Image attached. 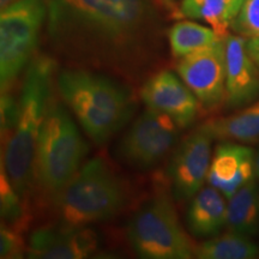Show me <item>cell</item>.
I'll return each instance as SVG.
<instances>
[{"instance_id": "13", "label": "cell", "mask_w": 259, "mask_h": 259, "mask_svg": "<svg viewBox=\"0 0 259 259\" xmlns=\"http://www.w3.org/2000/svg\"><path fill=\"white\" fill-rule=\"evenodd\" d=\"M226 101L232 108L246 106L259 97V72L241 35L225 40Z\"/></svg>"}, {"instance_id": "3", "label": "cell", "mask_w": 259, "mask_h": 259, "mask_svg": "<svg viewBox=\"0 0 259 259\" xmlns=\"http://www.w3.org/2000/svg\"><path fill=\"white\" fill-rule=\"evenodd\" d=\"M53 58L38 54L25 71L19 97V114L14 135L3 147L2 163L19 196L27 202L35 170L38 136L53 97Z\"/></svg>"}, {"instance_id": "16", "label": "cell", "mask_w": 259, "mask_h": 259, "mask_svg": "<svg viewBox=\"0 0 259 259\" xmlns=\"http://www.w3.org/2000/svg\"><path fill=\"white\" fill-rule=\"evenodd\" d=\"M213 139L225 142H259V101L231 115L220 116L202 125Z\"/></svg>"}, {"instance_id": "15", "label": "cell", "mask_w": 259, "mask_h": 259, "mask_svg": "<svg viewBox=\"0 0 259 259\" xmlns=\"http://www.w3.org/2000/svg\"><path fill=\"white\" fill-rule=\"evenodd\" d=\"M226 197L213 186L203 187L191 198L186 212L187 228L196 238H212L227 221Z\"/></svg>"}, {"instance_id": "6", "label": "cell", "mask_w": 259, "mask_h": 259, "mask_svg": "<svg viewBox=\"0 0 259 259\" xmlns=\"http://www.w3.org/2000/svg\"><path fill=\"white\" fill-rule=\"evenodd\" d=\"M127 239L141 258L194 257L196 245L180 226L173 203L164 193L156 194L135 213L127 226Z\"/></svg>"}, {"instance_id": "29", "label": "cell", "mask_w": 259, "mask_h": 259, "mask_svg": "<svg viewBox=\"0 0 259 259\" xmlns=\"http://www.w3.org/2000/svg\"><path fill=\"white\" fill-rule=\"evenodd\" d=\"M160 2L163 3V5L166 6L168 10H170V11H174V10H176V5L173 4L171 0H160Z\"/></svg>"}, {"instance_id": "1", "label": "cell", "mask_w": 259, "mask_h": 259, "mask_svg": "<svg viewBox=\"0 0 259 259\" xmlns=\"http://www.w3.org/2000/svg\"><path fill=\"white\" fill-rule=\"evenodd\" d=\"M48 35L72 67L137 82L158 61V16L150 0H50Z\"/></svg>"}, {"instance_id": "17", "label": "cell", "mask_w": 259, "mask_h": 259, "mask_svg": "<svg viewBox=\"0 0 259 259\" xmlns=\"http://www.w3.org/2000/svg\"><path fill=\"white\" fill-rule=\"evenodd\" d=\"M226 227L229 232L248 238L259 233V185L254 179L228 199Z\"/></svg>"}, {"instance_id": "14", "label": "cell", "mask_w": 259, "mask_h": 259, "mask_svg": "<svg viewBox=\"0 0 259 259\" xmlns=\"http://www.w3.org/2000/svg\"><path fill=\"white\" fill-rule=\"evenodd\" d=\"M254 155L252 148L233 142L218 145L209 168V185L231 199L236 191L254 179Z\"/></svg>"}, {"instance_id": "12", "label": "cell", "mask_w": 259, "mask_h": 259, "mask_svg": "<svg viewBox=\"0 0 259 259\" xmlns=\"http://www.w3.org/2000/svg\"><path fill=\"white\" fill-rule=\"evenodd\" d=\"M99 236L87 227H42L30 235L28 257L35 259H84L99 252Z\"/></svg>"}, {"instance_id": "26", "label": "cell", "mask_w": 259, "mask_h": 259, "mask_svg": "<svg viewBox=\"0 0 259 259\" xmlns=\"http://www.w3.org/2000/svg\"><path fill=\"white\" fill-rule=\"evenodd\" d=\"M254 173H255V177L259 179V149L255 151V155H254Z\"/></svg>"}, {"instance_id": "23", "label": "cell", "mask_w": 259, "mask_h": 259, "mask_svg": "<svg viewBox=\"0 0 259 259\" xmlns=\"http://www.w3.org/2000/svg\"><path fill=\"white\" fill-rule=\"evenodd\" d=\"M22 232L12 227L2 223L0 228V258L2 259H21L24 257L25 247Z\"/></svg>"}, {"instance_id": "10", "label": "cell", "mask_w": 259, "mask_h": 259, "mask_svg": "<svg viewBox=\"0 0 259 259\" xmlns=\"http://www.w3.org/2000/svg\"><path fill=\"white\" fill-rule=\"evenodd\" d=\"M177 72L204 108H215L226 100L225 41L180 58Z\"/></svg>"}, {"instance_id": "2", "label": "cell", "mask_w": 259, "mask_h": 259, "mask_svg": "<svg viewBox=\"0 0 259 259\" xmlns=\"http://www.w3.org/2000/svg\"><path fill=\"white\" fill-rule=\"evenodd\" d=\"M59 95L94 143L102 145L118 134L134 115L131 89L109 74L69 67L57 74Z\"/></svg>"}, {"instance_id": "27", "label": "cell", "mask_w": 259, "mask_h": 259, "mask_svg": "<svg viewBox=\"0 0 259 259\" xmlns=\"http://www.w3.org/2000/svg\"><path fill=\"white\" fill-rule=\"evenodd\" d=\"M16 2H17V0H0V9H2V11H3V10L8 9L9 6L15 4Z\"/></svg>"}, {"instance_id": "19", "label": "cell", "mask_w": 259, "mask_h": 259, "mask_svg": "<svg viewBox=\"0 0 259 259\" xmlns=\"http://www.w3.org/2000/svg\"><path fill=\"white\" fill-rule=\"evenodd\" d=\"M194 257L199 259H254L259 257V246L248 236L229 232L212 236L194 246Z\"/></svg>"}, {"instance_id": "21", "label": "cell", "mask_w": 259, "mask_h": 259, "mask_svg": "<svg viewBox=\"0 0 259 259\" xmlns=\"http://www.w3.org/2000/svg\"><path fill=\"white\" fill-rule=\"evenodd\" d=\"M0 206L2 223L23 232L29 219L27 202L15 190L3 163L0 169Z\"/></svg>"}, {"instance_id": "24", "label": "cell", "mask_w": 259, "mask_h": 259, "mask_svg": "<svg viewBox=\"0 0 259 259\" xmlns=\"http://www.w3.org/2000/svg\"><path fill=\"white\" fill-rule=\"evenodd\" d=\"M2 143L3 145L9 142L14 135L19 114V100L10 94V92L2 93Z\"/></svg>"}, {"instance_id": "22", "label": "cell", "mask_w": 259, "mask_h": 259, "mask_svg": "<svg viewBox=\"0 0 259 259\" xmlns=\"http://www.w3.org/2000/svg\"><path fill=\"white\" fill-rule=\"evenodd\" d=\"M231 28L244 37H259V0H245Z\"/></svg>"}, {"instance_id": "9", "label": "cell", "mask_w": 259, "mask_h": 259, "mask_svg": "<svg viewBox=\"0 0 259 259\" xmlns=\"http://www.w3.org/2000/svg\"><path fill=\"white\" fill-rule=\"evenodd\" d=\"M212 139L200 125L178 145L171 155L168 176L178 202H185L196 196L208 180Z\"/></svg>"}, {"instance_id": "4", "label": "cell", "mask_w": 259, "mask_h": 259, "mask_svg": "<svg viewBox=\"0 0 259 259\" xmlns=\"http://www.w3.org/2000/svg\"><path fill=\"white\" fill-rule=\"evenodd\" d=\"M127 202L122 180L101 158L84 163L51 202L61 225L87 227L112 219Z\"/></svg>"}, {"instance_id": "8", "label": "cell", "mask_w": 259, "mask_h": 259, "mask_svg": "<svg viewBox=\"0 0 259 259\" xmlns=\"http://www.w3.org/2000/svg\"><path fill=\"white\" fill-rule=\"evenodd\" d=\"M180 127L164 113L147 108L118 145L122 162L136 169L156 166L176 147Z\"/></svg>"}, {"instance_id": "7", "label": "cell", "mask_w": 259, "mask_h": 259, "mask_svg": "<svg viewBox=\"0 0 259 259\" xmlns=\"http://www.w3.org/2000/svg\"><path fill=\"white\" fill-rule=\"evenodd\" d=\"M48 15L44 0H17L0 15V84L2 93L12 84L34 58Z\"/></svg>"}, {"instance_id": "28", "label": "cell", "mask_w": 259, "mask_h": 259, "mask_svg": "<svg viewBox=\"0 0 259 259\" xmlns=\"http://www.w3.org/2000/svg\"><path fill=\"white\" fill-rule=\"evenodd\" d=\"M245 0H232L233 3V6H234V10L236 11V14H239V11H240L242 4H244Z\"/></svg>"}, {"instance_id": "25", "label": "cell", "mask_w": 259, "mask_h": 259, "mask_svg": "<svg viewBox=\"0 0 259 259\" xmlns=\"http://www.w3.org/2000/svg\"><path fill=\"white\" fill-rule=\"evenodd\" d=\"M246 48H247L248 54H250L252 59L257 66L259 67V37L250 38L247 42H246Z\"/></svg>"}, {"instance_id": "20", "label": "cell", "mask_w": 259, "mask_h": 259, "mask_svg": "<svg viewBox=\"0 0 259 259\" xmlns=\"http://www.w3.org/2000/svg\"><path fill=\"white\" fill-rule=\"evenodd\" d=\"M167 36L171 56L177 59L222 41L212 28L191 21L178 22L171 25Z\"/></svg>"}, {"instance_id": "5", "label": "cell", "mask_w": 259, "mask_h": 259, "mask_svg": "<svg viewBox=\"0 0 259 259\" xmlns=\"http://www.w3.org/2000/svg\"><path fill=\"white\" fill-rule=\"evenodd\" d=\"M88 150L66 107L52 97L38 136L34 170L38 190L48 202L79 170Z\"/></svg>"}, {"instance_id": "11", "label": "cell", "mask_w": 259, "mask_h": 259, "mask_svg": "<svg viewBox=\"0 0 259 259\" xmlns=\"http://www.w3.org/2000/svg\"><path fill=\"white\" fill-rule=\"evenodd\" d=\"M141 97L148 108L170 116L180 128L189 127L198 114V99L171 71L151 74L142 85Z\"/></svg>"}, {"instance_id": "18", "label": "cell", "mask_w": 259, "mask_h": 259, "mask_svg": "<svg viewBox=\"0 0 259 259\" xmlns=\"http://www.w3.org/2000/svg\"><path fill=\"white\" fill-rule=\"evenodd\" d=\"M179 11L184 17L208 23L222 40L228 36V29L238 15L232 0H183Z\"/></svg>"}]
</instances>
